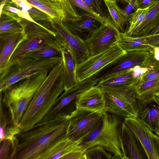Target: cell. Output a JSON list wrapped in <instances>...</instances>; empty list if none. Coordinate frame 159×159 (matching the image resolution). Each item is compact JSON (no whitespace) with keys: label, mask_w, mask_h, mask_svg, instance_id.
Returning a JSON list of instances; mask_svg holds the SVG:
<instances>
[{"label":"cell","mask_w":159,"mask_h":159,"mask_svg":"<svg viewBox=\"0 0 159 159\" xmlns=\"http://www.w3.org/2000/svg\"><path fill=\"white\" fill-rule=\"evenodd\" d=\"M33 6L49 15L53 19L62 20L65 13L59 0H26Z\"/></svg>","instance_id":"d4e9b609"},{"label":"cell","mask_w":159,"mask_h":159,"mask_svg":"<svg viewBox=\"0 0 159 159\" xmlns=\"http://www.w3.org/2000/svg\"><path fill=\"white\" fill-rule=\"evenodd\" d=\"M158 92H159V79L156 84L149 93L146 102H155V95Z\"/></svg>","instance_id":"f35d334b"},{"label":"cell","mask_w":159,"mask_h":159,"mask_svg":"<svg viewBox=\"0 0 159 159\" xmlns=\"http://www.w3.org/2000/svg\"><path fill=\"white\" fill-rule=\"evenodd\" d=\"M155 102L159 106V98L156 96ZM153 132L155 134L159 136V121Z\"/></svg>","instance_id":"60d3db41"},{"label":"cell","mask_w":159,"mask_h":159,"mask_svg":"<svg viewBox=\"0 0 159 159\" xmlns=\"http://www.w3.org/2000/svg\"><path fill=\"white\" fill-rule=\"evenodd\" d=\"M50 29L55 33L61 46L69 50L77 65L90 56L85 41L72 33L61 20L52 19Z\"/></svg>","instance_id":"30bf717a"},{"label":"cell","mask_w":159,"mask_h":159,"mask_svg":"<svg viewBox=\"0 0 159 159\" xmlns=\"http://www.w3.org/2000/svg\"><path fill=\"white\" fill-rule=\"evenodd\" d=\"M121 1H124L127 3H128L129 2V0H121Z\"/></svg>","instance_id":"7bdbcfd3"},{"label":"cell","mask_w":159,"mask_h":159,"mask_svg":"<svg viewBox=\"0 0 159 159\" xmlns=\"http://www.w3.org/2000/svg\"><path fill=\"white\" fill-rule=\"evenodd\" d=\"M159 34V24L153 30L149 35H154Z\"/></svg>","instance_id":"b9f144b4"},{"label":"cell","mask_w":159,"mask_h":159,"mask_svg":"<svg viewBox=\"0 0 159 159\" xmlns=\"http://www.w3.org/2000/svg\"><path fill=\"white\" fill-rule=\"evenodd\" d=\"M120 33L112 21L105 22L95 30L85 40L90 56L109 49L117 43Z\"/></svg>","instance_id":"4fadbf2b"},{"label":"cell","mask_w":159,"mask_h":159,"mask_svg":"<svg viewBox=\"0 0 159 159\" xmlns=\"http://www.w3.org/2000/svg\"><path fill=\"white\" fill-rule=\"evenodd\" d=\"M64 90L62 60L50 70L36 92L20 121V129H25L40 122Z\"/></svg>","instance_id":"7a4b0ae2"},{"label":"cell","mask_w":159,"mask_h":159,"mask_svg":"<svg viewBox=\"0 0 159 159\" xmlns=\"http://www.w3.org/2000/svg\"><path fill=\"white\" fill-rule=\"evenodd\" d=\"M84 159H114L113 155L100 145L92 146L84 152Z\"/></svg>","instance_id":"d6a6232c"},{"label":"cell","mask_w":159,"mask_h":159,"mask_svg":"<svg viewBox=\"0 0 159 159\" xmlns=\"http://www.w3.org/2000/svg\"><path fill=\"white\" fill-rule=\"evenodd\" d=\"M102 112L76 109L69 116L67 138L80 143L97 125Z\"/></svg>","instance_id":"8fae6325"},{"label":"cell","mask_w":159,"mask_h":159,"mask_svg":"<svg viewBox=\"0 0 159 159\" xmlns=\"http://www.w3.org/2000/svg\"><path fill=\"white\" fill-rule=\"evenodd\" d=\"M79 144L66 137L53 144L40 156L39 159H62L65 155L77 148Z\"/></svg>","instance_id":"7402d4cb"},{"label":"cell","mask_w":159,"mask_h":159,"mask_svg":"<svg viewBox=\"0 0 159 159\" xmlns=\"http://www.w3.org/2000/svg\"><path fill=\"white\" fill-rule=\"evenodd\" d=\"M154 5L143 8H138L134 12L130 14L129 25L124 33L129 36L143 22L150 9Z\"/></svg>","instance_id":"4dcf8cb0"},{"label":"cell","mask_w":159,"mask_h":159,"mask_svg":"<svg viewBox=\"0 0 159 159\" xmlns=\"http://www.w3.org/2000/svg\"><path fill=\"white\" fill-rule=\"evenodd\" d=\"M48 72H40L26 78L2 92L3 93V102L8 108L14 125L19 126L27 107Z\"/></svg>","instance_id":"277c9868"},{"label":"cell","mask_w":159,"mask_h":159,"mask_svg":"<svg viewBox=\"0 0 159 159\" xmlns=\"http://www.w3.org/2000/svg\"><path fill=\"white\" fill-rule=\"evenodd\" d=\"M138 0H129L128 5L124 11L127 15H129L133 10L136 11L137 9V3Z\"/></svg>","instance_id":"ab89813d"},{"label":"cell","mask_w":159,"mask_h":159,"mask_svg":"<svg viewBox=\"0 0 159 159\" xmlns=\"http://www.w3.org/2000/svg\"><path fill=\"white\" fill-rule=\"evenodd\" d=\"M62 57L47 59L24 57L6 72L0 74V92L16 83L37 73L49 72Z\"/></svg>","instance_id":"52a82bcc"},{"label":"cell","mask_w":159,"mask_h":159,"mask_svg":"<svg viewBox=\"0 0 159 159\" xmlns=\"http://www.w3.org/2000/svg\"><path fill=\"white\" fill-rule=\"evenodd\" d=\"M62 46H47L32 51L24 57L33 59H47L62 57Z\"/></svg>","instance_id":"f546056e"},{"label":"cell","mask_w":159,"mask_h":159,"mask_svg":"<svg viewBox=\"0 0 159 159\" xmlns=\"http://www.w3.org/2000/svg\"><path fill=\"white\" fill-rule=\"evenodd\" d=\"M159 2V0H138L137 3V8H146L155 5Z\"/></svg>","instance_id":"74e56055"},{"label":"cell","mask_w":159,"mask_h":159,"mask_svg":"<svg viewBox=\"0 0 159 159\" xmlns=\"http://www.w3.org/2000/svg\"><path fill=\"white\" fill-rule=\"evenodd\" d=\"M104 92L97 85L80 94L76 102V109L102 112L105 107Z\"/></svg>","instance_id":"2e32d148"},{"label":"cell","mask_w":159,"mask_h":159,"mask_svg":"<svg viewBox=\"0 0 159 159\" xmlns=\"http://www.w3.org/2000/svg\"><path fill=\"white\" fill-rule=\"evenodd\" d=\"M102 89L105 101L103 111L124 118L137 117L142 102L137 98L134 86H123Z\"/></svg>","instance_id":"8992f818"},{"label":"cell","mask_w":159,"mask_h":159,"mask_svg":"<svg viewBox=\"0 0 159 159\" xmlns=\"http://www.w3.org/2000/svg\"><path fill=\"white\" fill-rule=\"evenodd\" d=\"M1 143L0 159H13L17 145L16 136L12 139H5Z\"/></svg>","instance_id":"1f68e13d"},{"label":"cell","mask_w":159,"mask_h":159,"mask_svg":"<svg viewBox=\"0 0 159 159\" xmlns=\"http://www.w3.org/2000/svg\"><path fill=\"white\" fill-rule=\"evenodd\" d=\"M158 24H159V20H158Z\"/></svg>","instance_id":"bcb514c9"},{"label":"cell","mask_w":159,"mask_h":159,"mask_svg":"<svg viewBox=\"0 0 159 159\" xmlns=\"http://www.w3.org/2000/svg\"><path fill=\"white\" fill-rule=\"evenodd\" d=\"M20 22L23 28V39L12 54L6 69L1 74L32 51L47 46H61L50 29L22 18Z\"/></svg>","instance_id":"5b68a950"},{"label":"cell","mask_w":159,"mask_h":159,"mask_svg":"<svg viewBox=\"0 0 159 159\" xmlns=\"http://www.w3.org/2000/svg\"><path fill=\"white\" fill-rule=\"evenodd\" d=\"M61 50L64 67V91H66L76 86L78 82L76 73L77 65L69 50L62 47Z\"/></svg>","instance_id":"603a6c76"},{"label":"cell","mask_w":159,"mask_h":159,"mask_svg":"<svg viewBox=\"0 0 159 159\" xmlns=\"http://www.w3.org/2000/svg\"><path fill=\"white\" fill-rule=\"evenodd\" d=\"M20 17L16 13L1 10L0 34H8L23 32Z\"/></svg>","instance_id":"484cf974"},{"label":"cell","mask_w":159,"mask_h":159,"mask_svg":"<svg viewBox=\"0 0 159 159\" xmlns=\"http://www.w3.org/2000/svg\"><path fill=\"white\" fill-rule=\"evenodd\" d=\"M23 32L0 34V74L6 69L12 54L22 40Z\"/></svg>","instance_id":"d6986e66"},{"label":"cell","mask_w":159,"mask_h":159,"mask_svg":"<svg viewBox=\"0 0 159 159\" xmlns=\"http://www.w3.org/2000/svg\"><path fill=\"white\" fill-rule=\"evenodd\" d=\"M94 12L104 17H106L102 13L101 7L100 0H82Z\"/></svg>","instance_id":"d590c367"},{"label":"cell","mask_w":159,"mask_h":159,"mask_svg":"<svg viewBox=\"0 0 159 159\" xmlns=\"http://www.w3.org/2000/svg\"><path fill=\"white\" fill-rule=\"evenodd\" d=\"M159 19V2L150 9L144 20L129 37L137 38L149 35L158 25Z\"/></svg>","instance_id":"cb8c5ba5"},{"label":"cell","mask_w":159,"mask_h":159,"mask_svg":"<svg viewBox=\"0 0 159 159\" xmlns=\"http://www.w3.org/2000/svg\"><path fill=\"white\" fill-rule=\"evenodd\" d=\"M97 21L96 18L89 13L80 15L79 18L72 20L61 21L72 33L84 40L99 26L97 25Z\"/></svg>","instance_id":"e0dca14e"},{"label":"cell","mask_w":159,"mask_h":159,"mask_svg":"<svg viewBox=\"0 0 159 159\" xmlns=\"http://www.w3.org/2000/svg\"><path fill=\"white\" fill-rule=\"evenodd\" d=\"M117 43L125 52L142 50L154 52L155 47L159 45V34L133 38L120 33L117 37Z\"/></svg>","instance_id":"9a60e30c"},{"label":"cell","mask_w":159,"mask_h":159,"mask_svg":"<svg viewBox=\"0 0 159 159\" xmlns=\"http://www.w3.org/2000/svg\"><path fill=\"white\" fill-rule=\"evenodd\" d=\"M103 1L112 18L114 25L120 33H124L125 31V26L129 22V15L126 14L116 2L108 0Z\"/></svg>","instance_id":"4316f807"},{"label":"cell","mask_w":159,"mask_h":159,"mask_svg":"<svg viewBox=\"0 0 159 159\" xmlns=\"http://www.w3.org/2000/svg\"><path fill=\"white\" fill-rule=\"evenodd\" d=\"M84 152L79 146L64 156L62 159H84Z\"/></svg>","instance_id":"8d00e7d4"},{"label":"cell","mask_w":159,"mask_h":159,"mask_svg":"<svg viewBox=\"0 0 159 159\" xmlns=\"http://www.w3.org/2000/svg\"><path fill=\"white\" fill-rule=\"evenodd\" d=\"M117 43L107 50L90 56L76 65V73L78 82L92 76L114 60L126 53Z\"/></svg>","instance_id":"7c38bea8"},{"label":"cell","mask_w":159,"mask_h":159,"mask_svg":"<svg viewBox=\"0 0 159 159\" xmlns=\"http://www.w3.org/2000/svg\"><path fill=\"white\" fill-rule=\"evenodd\" d=\"M0 143L6 139H12L19 134L21 129L14 125L11 119L9 120L1 111Z\"/></svg>","instance_id":"f1b7e54d"},{"label":"cell","mask_w":159,"mask_h":159,"mask_svg":"<svg viewBox=\"0 0 159 159\" xmlns=\"http://www.w3.org/2000/svg\"><path fill=\"white\" fill-rule=\"evenodd\" d=\"M124 123L136 136L149 159H159V136L135 117L125 118Z\"/></svg>","instance_id":"5bb4252c"},{"label":"cell","mask_w":159,"mask_h":159,"mask_svg":"<svg viewBox=\"0 0 159 159\" xmlns=\"http://www.w3.org/2000/svg\"><path fill=\"white\" fill-rule=\"evenodd\" d=\"M74 6L77 7L85 11L88 13L94 15L97 20L101 24L110 21L106 17H104L94 12L87 4L82 0H68Z\"/></svg>","instance_id":"e575fe53"},{"label":"cell","mask_w":159,"mask_h":159,"mask_svg":"<svg viewBox=\"0 0 159 159\" xmlns=\"http://www.w3.org/2000/svg\"><path fill=\"white\" fill-rule=\"evenodd\" d=\"M98 83L91 76L78 82L76 86L64 91L57 99L41 121L70 115L76 109V102L78 96L88 89L97 85Z\"/></svg>","instance_id":"9c48e42d"},{"label":"cell","mask_w":159,"mask_h":159,"mask_svg":"<svg viewBox=\"0 0 159 159\" xmlns=\"http://www.w3.org/2000/svg\"><path fill=\"white\" fill-rule=\"evenodd\" d=\"M124 118L108 112H102L97 125L79 146L84 152L92 146H101L113 155L114 159H128L122 138Z\"/></svg>","instance_id":"3957f363"},{"label":"cell","mask_w":159,"mask_h":159,"mask_svg":"<svg viewBox=\"0 0 159 159\" xmlns=\"http://www.w3.org/2000/svg\"><path fill=\"white\" fill-rule=\"evenodd\" d=\"M156 59L154 52L142 50L126 52L92 76L98 82L136 67L147 68Z\"/></svg>","instance_id":"ba28073f"},{"label":"cell","mask_w":159,"mask_h":159,"mask_svg":"<svg viewBox=\"0 0 159 159\" xmlns=\"http://www.w3.org/2000/svg\"><path fill=\"white\" fill-rule=\"evenodd\" d=\"M121 134L123 145L128 159H148L138 138L124 123L122 125Z\"/></svg>","instance_id":"ffe728a7"},{"label":"cell","mask_w":159,"mask_h":159,"mask_svg":"<svg viewBox=\"0 0 159 159\" xmlns=\"http://www.w3.org/2000/svg\"><path fill=\"white\" fill-rule=\"evenodd\" d=\"M155 102H142L139 109L136 117L153 132L159 121V106Z\"/></svg>","instance_id":"44dd1931"},{"label":"cell","mask_w":159,"mask_h":159,"mask_svg":"<svg viewBox=\"0 0 159 159\" xmlns=\"http://www.w3.org/2000/svg\"><path fill=\"white\" fill-rule=\"evenodd\" d=\"M146 69L135 67L100 81L97 85L102 89L123 86L134 87L139 81L141 73Z\"/></svg>","instance_id":"ac0fdd59"},{"label":"cell","mask_w":159,"mask_h":159,"mask_svg":"<svg viewBox=\"0 0 159 159\" xmlns=\"http://www.w3.org/2000/svg\"><path fill=\"white\" fill-rule=\"evenodd\" d=\"M8 1L12 5L22 11L28 12L30 17L36 22L37 21L43 22H50L52 19L49 15L31 5L26 0Z\"/></svg>","instance_id":"83f0119b"},{"label":"cell","mask_w":159,"mask_h":159,"mask_svg":"<svg viewBox=\"0 0 159 159\" xmlns=\"http://www.w3.org/2000/svg\"><path fill=\"white\" fill-rule=\"evenodd\" d=\"M157 47H158L159 48V45L158 46H157Z\"/></svg>","instance_id":"f6af8a7d"},{"label":"cell","mask_w":159,"mask_h":159,"mask_svg":"<svg viewBox=\"0 0 159 159\" xmlns=\"http://www.w3.org/2000/svg\"><path fill=\"white\" fill-rule=\"evenodd\" d=\"M108 0L111 1V2H116L117 1L119 0Z\"/></svg>","instance_id":"ee69618b"},{"label":"cell","mask_w":159,"mask_h":159,"mask_svg":"<svg viewBox=\"0 0 159 159\" xmlns=\"http://www.w3.org/2000/svg\"><path fill=\"white\" fill-rule=\"evenodd\" d=\"M69 116L40 121L21 130L15 136L17 145L13 159H39L60 140L67 137Z\"/></svg>","instance_id":"6da1fadb"},{"label":"cell","mask_w":159,"mask_h":159,"mask_svg":"<svg viewBox=\"0 0 159 159\" xmlns=\"http://www.w3.org/2000/svg\"><path fill=\"white\" fill-rule=\"evenodd\" d=\"M159 79V60L156 59L142 72L139 77L140 82Z\"/></svg>","instance_id":"836d02e7"}]
</instances>
